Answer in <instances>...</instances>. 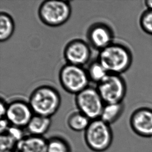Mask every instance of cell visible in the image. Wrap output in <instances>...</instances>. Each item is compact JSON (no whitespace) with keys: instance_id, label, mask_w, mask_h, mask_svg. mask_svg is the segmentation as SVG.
Here are the masks:
<instances>
[{"instance_id":"obj_15","label":"cell","mask_w":152,"mask_h":152,"mask_svg":"<svg viewBox=\"0 0 152 152\" xmlns=\"http://www.w3.org/2000/svg\"><path fill=\"white\" fill-rule=\"evenodd\" d=\"M91 120L79 111L71 113L67 118V124L70 129L80 132L86 129Z\"/></svg>"},{"instance_id":"obj_12","label":"cell","mask_w":152,"mask_h":152,"mask_svg":"<svg viewBox=\"0 0 152 152\" xmlns=\"http://www.w3.org/2000/svg\"><path fill=\"white\" fill-rule=\"evenodd\" d=\"M48 140L42 136L29 134L17 142L15 152H46Z\"/></svg>"},{"instance_id":"obj_21","label":"cell","mask_w":152,"mask_h":152,"mask_svg":"<svg viewBox=\"0 0 152 152\" xmlns=\"http://www.w3.org/2000/svg\"><path fill=\"white\" fill-rule=\"evenodd\" d=\"M23 129V128L11 125L6 132L10 134L17 142H18L26 136L24 134Z\"/></svg>"},{"instance_id":"obj_9","label":"cell","mask_w":152,"mask_h":152,"mask_svg":"<svg viewBox=\"0 0 152 152\" xmlns=\"http://www.w3.org/2000/svg\"><path fill=\"white\" fill-rule=\"evenodd\" d=\"M34 115L29 103L17 100L7 104L4 117L8 120L11 125L24 128L27 127Z\"/></svg>"},{"instance_id":"obj_22","label":"cell","mask_w":152,"mask_h":152,"mask_svg":"<svg viewBox=\"0 0 152 152\" xmlns=\"http://www.w3.org/2000/svg\"><path fill=\"white\" fill-rule=\"evenodd\" d=\"M11 126L8 120L5 117H1L0 121V132L1 134L7 132Z\"/></svg>"},{"instance_id":"obj_23","label":"cell","mask_w":152,"mask_h":152,"mask_svg":"<svg viewBox=\"0 0 152 152\" xmlns=\"http://www.w3.org/2000/svg\"><path fill=\"white\" fill-rule=\"evenodd\" d=\"M7 104L4 99L2 98H1V102H0V107H1V110H0V112H1V117H5V115L6 114V110H7Z\"/></svg>"},{"instance_id":"obj_1","label":"cell","mask_w":152,"mask_h":152,"mask_svg":"<svg viewBox=\"0 0 152 152\" xmlns=\"http://www.w3.org/2000/svg\"><path fill=\"white\" fill-rule=\"evenodd\" d=\"M98 60L108 73L121 75L129 69L133 57L126 46L113 42L100 51Z\"/></svg>"},{"instance_id":"obj_13","label":"cell","mask_w":152,"mask_h":152,"mask_svg":"<svg viewBox=\"0 0 152 152\" xmlns=\"http://www.w3.org/2000/svg\"><path fill=\"white\" fill-rule=\"evenodd\" d=\"M125 111L123 102L105 104L100 118L105 123L112 125L119 120Z\"/></svg>"},{"instance_id":"obj_24","label":"cell","mask_w":152,"mask_h":152,"mask_svg":"<svg viewBox=\"0 0 152 152\" xmlns=\"http://www.w3.org/2000/svg\"><path fill=\"white\" fill-rule=\"evenodd\" d=\"M144 5L146 7V10H152V0L145 1Z\"/></svg>"},{"instance_id":"obj_25","label":"cell","mask_w":152,"mask_h":152,"mask_svg":"<svg viewBox=\"0 0 152 152\" xmlns=\"http://www.w3.org/2000/svg\"><path fill=\"white\" fill-rule=\"evenodd\" d=\"M15 152V151H13V152Z\"/></svg>"},{"instance_id":"obj_2","label":"cell","mask_w":152,"mask_h":152,"mask_svg":"<svg viewBox=\"0 0 152 152\" xmlns=\"http://www.w3.org/2000/svg\"><path fill=\"white\" fill-rule=\"evenodd\" d=\"M28 103L34 115L51 118L59 109L61 98L56 89L42 85L32 92Z\"/></svg>"},{"instance_id":"obj_19","label":"cell","mask_w":152,"mask_h":152,"mask_svg":"<svg viewBox=\"0 0 152 152\" xmlns=\"http://www.w3.org/2000/svg\"><path fill=\"white\" fill-rule=\"evenodd\" d=\"M139 25L144 33L152 35V10H146L139 18Z\"/></svg>"},{"instance_id":"obj_11","label":"cell","mask_w":152,"mask_h":152,"mask_svg":"<svg viewBox=\"0 0 152 152\" xmlns=\"http://www.w3.org/2000/svg\"><path fill=\"white\" fill-rule=\"evenodd\" d=\"M131 124L140 136L152 137V107L141 106L134 109L131 116Z\"/></svg>"},{"instance_id":"obj_17","label":"cell","mask_w":152,"mask_h":152,"mask_svg":"<svg viewBox=\"0 0 152 152\" xmlns=\"http://www.w3.org/2000/svg\"><path fill=\"white\" fill-rule=\"evenodd\" d=\"M86 71L90 81L96 83L97 84L109 74L98 60L91 62Z\"/></svg>"},{"instance_id":"obj_16","label":"cell","mask_w":152,"mask_h":152,"mask_svg":"<svg viewBox=\"0 0 152 152\" xmlns=\"http://www.w3.org/2000/svg\"><path fill=\"white\" fill-rule=\"evenodd\" d=\"M15 23L10 15L6 12L0 14V41L1 42L7 41L14 32Z\"/></svg>"},{"instance_id":"obj_14","label":"cell","mask_w":152,"mask_h":152,"mask_svg":"<svg viewBox=\"0 0 152 152\" xmlns=\"http://www.w3.org/2000/svg\"><path fill=\"white\" fill-rule=\"evenodd\" d=\"M51 125V118L34 115L26 128L29 134L43 137L50 129Z\"/></svg>"},{"instance_id":"obj_20","label":"cell","mask_w":152,"mask_h":152,"mask_svg":"<svg viewBox=\"0 0 152 152\" xmlns=\"http://www.w3.org/2000/svg\"><path fill=\"white\" fill-rule=\"evenodd\" d=\"M17 142L8 134L5 132L1 134L0 150L1 152H12L14 151Z\"/></svg>"},{"instance_id":"obj_18","label":"cell","mask_w":152,"mask_h":152,"mask_svg":"<svg viewBox=\"0 0 152 152\" xmlns=\"http://www.w3.org/2000/svg\"><path fill=\"white\" fill-rule=\"evenodd\" d=\"M70 152V145L64 138L53 137L48 140L46 152Z\"/></svg>"},{"instance_id":"obj_6","label":"cell","mask_w":152,"mask_h":152,"mask_svg":"<svg viewBox=\"0 0 152 152\" xmlns=\"http://www.w3.org/2000/svg\"><path fill=\"white\" fill-rule=\"evenodd\" d=\"M96 88L105 104L123 102L127 93L125 80L119 74L109 73Z\"/></svg>"},{"instance_id":"obj_8","label":"cell","mask_w":152,"mask_h":152,"mask_svg":"<svg viewBox=\"0 0 152 152\" xmlns=\"http://www.w3.org/2000/svg\"><path fill=\"white\" fill-rule=\"evenodd\" d=\"M91 51L89 44L81 39H74L66 45L64 51L67 64L83 66L91 59Z\"/></svg>"},{"instance_id":"obj_5","label":"cell","mask_w":152,"mask_h":152,"mask_svg":"<svg viewBox=\"0 0 152 152\" xmlns=\"http://www.w3.org/2000/svg\"><path fill=\"white\" fill-rule=\"evenodd\" d=\"M59 80L64 91L75 95L87 88L90 82L87 71L83 66L68 64L60 70Z\"/></svg>"},{"instance_id":"obj_3","label":"cell","mask_w":152,"mask_h":152,"mask_svg":"<svg viewBox=\"0 0 152 152\" xmlns=\"http://www.w3.org/2000/svg\"><path fill=\"white\" fill-rule=\"evenodd\" d=\"M113 139L112 126L100 118L91 120L84 132L86 144L95 152H104L109 150Z\"/></svg>"},{"instance_id":"obj_4","label":"cell","mask_w":152,"mask_h":152,"mask_svg":"<svg viewBox=\"0 0 152 152\" xmlns=\"http://www.w3.org/2000/svg\"><path fill=\"white\" fill-rule=\"evenodd\" d=\"M72 14L70 2L66 1L48 0L42 3L38 16L44 25L51 27L61 26L68 21Z\"/></svg>"},{"instance_id":"obj_7","label":"cell","mask_w":152,"mask_h":152,"mask_svg":"<svg viewBox=\"0 0 152 152\" xmlns=\"http://www.w3.org/2000/svg\"><path fill=\"white\" fill-rule=\"evenodd\" d=\"M78 111L91 120L100 118L105 103L97 88L88 86L75 96Z\"/></svg>"},{"instance_id":"obj_10","label":"cell","mask_w":152,"mask_h":152,"mask_svg":"<svg viewBox=\"0 0 152 152\" xmlns=\"http://www.w3.org/2000/svg\"><path fill=\"white\" fill-rule=\"evenodd\" d=\"M87 39L92 47L100 51L113 43L114 33L104 23H95L88 29Z\"/></svg>"}]
</instances>
